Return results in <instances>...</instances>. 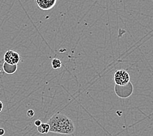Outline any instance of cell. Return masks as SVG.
Returning <instances> with one entry per match:
<instances>
[{"label":"cell","instance_id":"6da1fadb","mask_svg":"<svg viewBox=\"0 0 153 136\" xmlns=\"http://www.w3.org/2000/svg\"><path fill=\"white\" fill-rule=\"evenodd\" d=\"M48 124L50 131L60 134H71L75 131V126L72 120L61 113H56L49 119Z\"/></svg>","mask_w":153,"mask_h":136},{"label":"cell","instance_id":"8992f818","mask_svg":"<svg viewBox=\"0 0 153 136\" xmlns=\"http://www.w3.org/2000/svg\"><path fill=\"white\" fill-rule=\"evenodd\" d=\"M37 131L39 133L46 134L50 132V126L48 123H42L37 127Z\"/></svg>","mask_w":153,"mask_h":136},{"label":"cell","instance_id":"7a4b0ae2","mask_svg":"<svg viewBox=\"0 0 153 136\" xmlns=\"http://www.w3.org/2000/svg\"><path fill=\"white\" fill-rule=\"evenodd\" d=\"M114 81L117 86H125L130 83V75L128 73L123 69L115 71L114 74Z\"/></svg>","mask_w":153,"mask_h":136},{"label":"cell","instance_id":"5b68a950","mask_svg":"<svg viewBox=\"0 0 153 136\" xmlns=\"http://www.w3.org/2000/svg\"><path fill=\"white\" fill-rule=\"evenodd\" d=\"M3 70L7 74H13L15 73L18 69L17 65H10L4 62L2 66Z\"/></svg>","mask_w":153,"mask_h":136},{"label":"cell","instance_id":"9c48e42d","mask_svg":"<svg viewBox=\"0 0 153 136\" xmlns=\"http://www.w3.org/2000/svg\"><path fill=\"white\" fill-rule=\"evenodd\" d=\"M41 124H42V121L41 120H35V122H34L35 126H36L37 127L39 126Z\"/></svg>","mask_w":153,"mask_h":136},{"label":"cell","instance_id":"8fae6325","mask_svg":"<svg viewBox=\"0 0 153 136\" xmlns=\"http://www.w3.org/2000/svg\"><path fill=\"white\" fill-rule=\"evenodd\" d=\"M3 104L1 101H0V113L3 110Z\"/></svg>","mask_w":153,"mask_h":136},{"label":"cell","instance_id":"277c9868","mask_svg":"<svg viewBox=\"0 0 153 136\" xmlns=\"http://www.w3.org/2000/svg\"><path fill=\"white\" fill-rule=\"evenodd\" d=\"M57 0H35L37 6L42 11H49L55 6Z\"/></svg>","mask_w":153,"mask_h":136},{"label":"cell","instance_id":"52a82bcc","mask_svg":"<svg viewBox=\"0 0 153 136\" xmlns=\"http://www.w3.org/2000/svg\"><path fill=\"white\" fill-rule=\"evenodd\" d=\"M51 65H52V67L53 69H58L61 68L62 62L58 58H53L51 62Z\"/></svg>","mask_w":153,"mask_h":136},{"label":"cell","instance_id":"3957f363","mask_svg":"<svg viewBox=\"0 0 153 136\" xmlns=\"http://www.w3.org/2000/svg\"><path fill=\"white\" fill-rule=\"evenodd\" d=\"M20 60V54L16 51L12 50H7L4 55V61L5 63L10 65H18Z\"/></svg>","mask_w":153,"mask_h":136},{"label":"cell","instance_id":"ba28073f","mask_svg":"<svg viewBox=\"0 0 153 136\" xmlns=\"http://www.w3.org/2000/svg\"><path fill=\"white\" fill-rule=\"evenodd\" d=\"M26 115L28 117H30V118H32V117H33L34 115H35V112L33 111V110L32 109H30L28 110L26 113Z\"/></svg>","mask_w":153,"mask_h":136},{"label":"cell","instance_id":"30bf717a","mask_svg":"<svg viewBox=\"0 0 153 136\" xmlns=\"http://www.w3.org/2000/svg\"><path fill=\"white\" fill-rule=\"evenodd\" d=\"M5 134V131L2 128H0V136H3Z\"/></svg>","mask_w":153,"mask_h":136}]
</instances>
